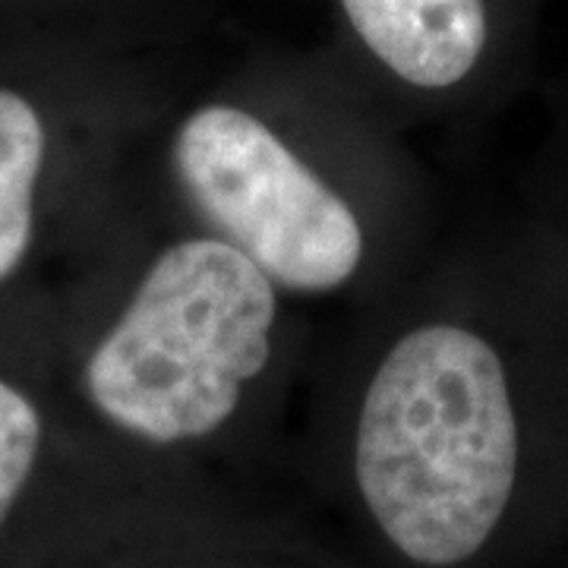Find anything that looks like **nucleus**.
I'll return each instance as SVG.
<instances>
[{
  "label": "nucleus",
  "mask_w": 568,
  "mask_h": 568,
  "mask_svg": "<svg viewBox=\"0 0 568 568\" xmlns=\"http://www.w3.org/2000/svg\"><path fill=\"white\" fill-rule=\"evenodd\" d=\"M282 291L212 234L155 253L95 342L82 386L104 424L152 448L203 446L241 417L278 342Z\"/></svg>",
  "instance_id": "nucleus-2"
},
{
  "label": "nucleus",
  "mask_w": 568,
  "mask_h": 568,
  "mask_svg": "<svg viewBox=\"0 0 568 568\" xmlns=\"http://www.w3.org/2000/svg\"><path fill=\"white\" fill-rule=\"evenodd\" d=\"M44 159L48 130L39 108L13 89H0V284L29 256Z\"/></svg>",
  "instance_id": "nucleus-5"
},
{
  "label": "nucleus",
  "mask_w": 568,
  "mask_h": 568,
  "mask_svg": "<svg viewBox=\"0 0 568 568\" xmlns=\"http://www.w3.org/2000/svg\"><path fill=\"white\" fill-rule=\"evenodd\" d=\"M376 61L414 89H452L487 48L484 0H342Z\"/></svg>",
  "instance_id": "nucleus-4"
},
{
  "label": "nucleus",
  "mask_w": 568,
  "mask_h": 568,
  "mask_svg": "<svg viewBox=\"0 0 568 568\" xmlns=\"http://www.w3.org/2000/svg\"><path fill=\"white\" fill-rule=\"evenodd\" d=\"M168 164L205 234L244 253L282 294L323 297L361 275V212L260 114L227 102L193 108Z\"/></svg>",
  "instance_id": "nucleus-3"
},
{
  "label": "nucleus",
  "mask_w": 568,
  "mask_h": 568,
  "mask_svg": "<svg viewBox=\"0 0 568 568\" xmlns=\"http://www.w3.org/2000/svg\"><path fill=\"white\" fill-rule=\"evenodd\" d=\"M351 487L405 568H484L544 503L540 452L506 351L436 316L392 338L351 426Z\"/></svg>",
  "instance_id": "nucleus-1"
},
{
  "label": "nucleus",
  "mask_w": 568,
  "mask_h": 568,
  "mask_svg": "<svg viewBox=\"0 0 568 568\" xmlns=\"http://www.w3.org/2000/svg\"><path fill=\"white\" fill-rule=\"evenodd\" d=\"M41 443L44 420L36 402L22 388L0 379V528L36 474Z\"/></svg>",
  "instance_id": "nucleus-6"
}]
</instances>
